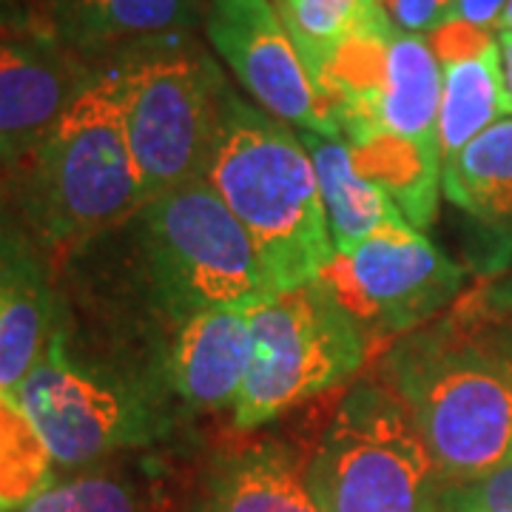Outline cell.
<instances>
[{
	"mask_svg": "<svg viewBox=\"0 0 512 512\" xmlns=\"http://www.w3.org/2000/svg\"><path fill=\"white\" fill-rule=\"evenodd\" d=\"M205 180L254 239L276 293L328 271L336 248L311 154L291 123L228 89Z\"/></svg>",
	"mask_w": 512,
	"mask_h": 512,
	"instance_id": "obj_1",
	"label": "cell"
},
{
	"mask_svg": "<svg viewBox=\"0 0 512 512\" xmlns=\"http://www.w3.org/2000/svg\"><path fill=\"white\" fill-rule=\"evenodd\" d=\"M387 376L444 487L512 458V362L493 330H419L390 353Z\"/></svg>",
	"mask_w": 512,
	"mask_h": 512,
	"instance_id": "obj_2",
	"label": "cell"
},
{
	"mask_svg": "<svg viewBox=\"0 0 512 512\" xmlns=\"http://www.w3.org/2000/svg\"><path fill=\"white\" fill-rule=\"evenodd\" d=\"M123 66L94 69L83 92L26 157L23 208L52 248H77L134 220L143 185L126 137Z\"/></svg>",
	"mask_w": 512,
	"mask_h": 512,
	"instance_id": "obj_3",
	"label": "cell"
},
{
	"mask_svg": "<svg viewBox=\"0 0 512 512\" xmlns=\"http://www.w3.org/2000/svg\"><path fill=\"white\" fill-rule=\"evenodd\" d=\"M305 481L322 512H439L444 481L393 387L356 384Z\"/></svg>",
	"mask_w": 512,
	"mask_h": 512,
	"instance_id": "obj_4",
	"label": "cell"
},
{
	"mask_svg": "<svg viewBox=\"0 0 512 512\" xmlns=\"http://www.w3.org/2000/svg\"><path fill=\"white\" fill-rule=\"evenodd\" d=\"M140 225L151 291L177 322L211 308H254L276 293L254 239L208 180L146 202Z\"/></svg>",
	"mask_w": 512,
	"mask_h": 512,
	"instance_id": "obj_5",
	"label": "cell"
},
{
	"mask_svg": "<svg viewBox=\"0 0 512 512\" xmlns=\"http://www.w3.org/2000/svg\"><path fill=\"white\" fill-rule=\"evenodd\" d=\"M120 66L128 148L146 202L205 180L222 100L231 89L214 57L194 37H185Z\"/></svg>",
	"mask_w": 512,
	"mask_h": 512,
	"instance_id": "obj_6",
	"label": "cell"
},
{
	"mask_svg": "<svg viewBox=\"0 0 512 512\" xmlns=\"http://www.w3.org/2000/svg\"><path fill=\"white\" fill-rule=\"evenodd\" d=\"M251 336L254 356L234 407L239 430L345 384L367 356V330L319 279L254 305Z\"/></svg>",
	"mask_w": 512,
	"mask_h": 512,
	"instance_id": "obj_7",
	"label": "cell"
},
{
	"mask_svg": "<svg viewBox=\"0 0 512 512\" xmlns=\"http://www.w3.org/2000/svg\"><path fill=\"white\" fill-rule=\"evenodd\" d=\"M12 393L57 467H86L120 450L148 447L165 433L163 416L131 387L77 365L60 333Z\"/></svg>",
	"mask_w": 512,
	"mask_h": 512,
	"instance_id": "obj_8",
	"label": "cell"
},
{
	"mask_svg": "<svg viewBox=\"0 0 512 512\" xmlns=\"http://www.w3.org/2000/svg\"><path fill=\"white\" fill-rule=\"evenodd\" d=\"M319 282L362 328L399 336L444 311L461 291L464 271L413 225H399L336 256Z\"/></svg>",
	"mask_w": 512,
	"mask_h": 512,
	"instance_id": "obj_9",
	"label": "cell"
},
{
	"mask_svg": "<svg viewBox=\"0 0 512 512\" xmlns=\"http://www.w3.org/2000/svg\"><path fill=\"white\" fill-rule=\"evenodd\" d=\"M205 32L259 109L293 128L339 137L274 0H208Z\"/></svg>",
	"mask_w": 512,
	"mask_h": 512,
	"instance_id": "obj_10",
	"label": "cell"
},
{
	"mask_svg": "<svg viewBox=\"0 0 512 512\" xmlns=\"http://www.w3.org/2000/svg\"><path fill=\"white\" fill-rule=\"evenodd\" d=\"M92 74L37 20L0 26V163L29 157Z\"/></svg>",
	"mask_w": 512,
	"mask_h": 512,
	"instance_id": "obj_11",
	"label": "cell"
},
{
	"mask_svg": "<svg viewBox=\"0 0 512 512\" xmlns=\"http://www.w3.org/2000/svg\"><path fill=\"white\" fill-rule=\"evenodd\" d=\"M208 0H46L37 20L89 69L194 37Z\"/></svg>",
	"mask_w": 512,
	"mask_h": 512,
	"instance_id": "obj_12",
	"label": "cell"
},
{
	"mask_svg": "<svg viewBox=\"0 0 512 512\" xmlns=\"http://www.w3.org/2000/svg\"><path fill=\"white\" fill-rule=\"evenodd\" d=\"M439 106L441 63L430 40L393 26L382 92L362 117L342 128V140L350 148L370 140H393L441 160Z\"/></svg>",
	"mask_w": 512,
	"mask_h": 512,
	"instance_id": "obj_13",
	"label": "cell"
},
{
	"mask_svg": "<svg viewBox=\"0 0 512 512\" xmlns=\"http://www.w3.org/2000/svg\"><path fill=\"white\" fill-rule=\"evenodd\" d=\"M251 311L245 305L211 308L180 322L168 376L191 410L220 413L237 407L254 356Z\"/></svg>",
	"mask_w": 512,
	"mask_h": 512,
	"instance_id": "obj_14",
	"label": "cell"
},
{
	"mask_svg": "<svg viewBox=\"0 0 512 512\" xmlns=\"http://www.w3.org/2000/svg\"><path fill=\"white\" fill-rule=\"evenodd\" d=\"M299 140L311 154L319 194L328 217V231L336 256L353 254L362 242L382 234L387 228L410 225L404 220L402 208L382 185L367 180L353 163V151L333 134L296 128Z\"/></svg>",
	"mask_w": 512,
	"mask_h": 512,
	"instance_id": "obj_15",
	"label": "cell"
},
{
	"mask_svg": "<svg viewBox=\"0 0 512 512\" xmlns=\"http://www.w3.org/2000/svg\"><path fill=\"white\" fill-rule=\"evenodd\" d=\"M191 512H322L293 458L274 444L222 453Z\"/></svg>",
	"mask_w": 512,
	"mask_h": 512,
	"instance_id": "obj_16",
	"label": "cell"
},
{
	"mask_svg": "<svg viewBox=\"0 0 512 512\" xmlns=\"http://www.w3.org/2000/svg\"><path fill=\"white\" fill-rule=\"evenodd\" d=\"M52 291L32 251L12 237L0 265V390H15L52 342Z\"/></svg>",
	"mask_w": 512,
	"mask_h": 512,
	"instance_id": "obj_17",
	"label": "cell"
},
{
	"mask_svg": "<svg viewBox=\"0 0 512 512\" xmlns=\"http://www.w3.org/2000/svg\"><path fill=\"white\" fill-rule=\"evenodd\" d=\"M441 188L470 217L512 234V117L498 120L444 160Z\"/></svg>",
	"mask_w": 512,
	"mask_h": 512,
	"instance_id": "obj_18",
	"label": "cell"
},
{
	"mask_svg": "<svg viewBox=\"0 0 512 512\" xmlns=\"http://www.w3.org/2000/svg\"><path fill=\"white\" fill-rule=\"evenodd\" d=\"M507 114L498 40L478 55L441 63V165Z\"/></svg>",
	"mask_w": 512,
	"mask_h": 512,
	"instance_id": "obj_19",
	"label": "cell"
},
{
	"mask_svg": "<svg viewBox=\"0 0 512 512\" xmlns=\"http://www.w3.org/2000/svg\"><path fill=\"white\" fill-rule=\"evenodd\" d=\"M274 3L296 52L308 69L313 89L322 83L345 40L384 6L382 0H274Z\"/></svg>",
	"mask_w": 512,
	"mask_h": 512,
	"instance_id": "obj_20",
	"label": "cell"
},
{
	"mask_svg": "<svg viewBox=\"0 0 512 512\" xmlns=\"http://www.w3.org/2000/svg\"><path fill=\"white\" fill-rule=\"evenodd\" d=\"M52 453L12 390H0V512L35 498L52 478Z\"/></svg>",
	"mask_w": 512,
	"mask_h": 512,
	"instance_id": "obj_21",
	"label": "cell"
},
{
	"mask_svg": "<svg viewBox=\"0 0 512 512\" xmlns=\"http://www.w3.org/2000/svg\"><path fill=\"white\" fill-rule=\"evenodd\" d=\"M6 512H154V507L134 478L117 473H83L52 481L35 498Z\"/></svg>",
	"mask_w": 512,
	"mask_h": 512,
	"instance_id": "obj_22",
	"label": "cell"
},
{
	"mask_svg": "<svg viewBox=\"0 0 512 512\" xmlns=\"http://www.w3.org/2000/svg\"><path fill=\"white\" fill-rule=\"evenodd\" d=\"M439 507L447 512H512V458L476 481L444 487Z\"/></svg>",
	"mask_w": 512,
	"mask_h": 512,
	"instance_id": "obj_23",
	"label": "cell"
},
{
	"mask_svg": "<svg viewBox=\"0 0 512 512\" xmlns=\"http://www.w3.org/2000/svg\"><path fill=\"white\" fill-rule=\"evenodd\" d=\"M427 40L439 57V63H453V60H464V57H473L490 49L495 43V35L490 29H478L464 20H444L436 32L427 35Z\"/></svg>",
	"mask_w": 512,
	"mask_h": 512,
	"instance_id": "obj_24",
	"label": "cell"
},
{
	"mask_svg": "<svg viewBox=\"0 0 512 512\" xmlns=\"http://www.w3.org/2000/svg\"><path fill=\"white\" fill-rule=\"evenodd\" d=\"M384 9L396 29L427 37L450 18L453 0H390Z\"/></svg>",
	"mask_w": 512,
	"mask_h": 512,
	"instance_id": "obj_25",
	"label": "cell"
},
{
	"mask_svg": "<svg viewBox=\"0 0 512 512\" xmlns=\"http://www.w3.org/2000/svg\"><path fill=\"white\" fill-rule=\"evenodd\" d=\"M484 308L495 316H512V276L495 282L493 288L484 293Z\"/></svg>",
	"mask_w": 512,
	"mask_h": 512,
	"instance_id": "obj_26",
	"label": "cell"
},
{
	"mask_svg": "<svg viewBox=\"0 0 512 512\" xmlns=\"http://www.w3.org/2000/svg\"><path fill=\"white\" fill-rule=\"evenodd\" d=\"M498 55H501V77H504V97H507V111L512 114V32L498 29Z\"/></svg>",
	"mask_w": 512,
	"mask_h": 512,
	"instance_id": "obj_27",
	"label": "cell"
},
{
	"mask_svg": "<svg viewBox=\"0 0 512 512\" xmlns=\"http://www.w3.org/2000/svg\"><path fill=\"white\" fill-rule=\"evenodd\" d=\"M504 319H510V322H504L501 328H495V342L501 345V350L507 353V359L512 362V316H504Z\"/></svg>",
	"mask_w": 512,
	"mask_h": 512,
	"instance_id": "obj_28",
	"label": "cell"
},
{
	"mask_svg": "<svg viewBox=\"0 0 512 512\" xmlns=\"http://www.w3.org/2000/svg\"><path fill=\"white\" fill-rule=\"evenodd\" d=\"M498 29H510V32H512V0L507 3V9H504L501 20H498Z\"/></svg>",
	"mask_w": 512,
	"mask_h": 512,
	"instance_id": "obj_29",
	"label": "cell"
},
{
	"mask_svg": "<svg viewBox=\"0 0 512 512\" xmlns=\"http://www.w3.org/2000/svg\"><path fill=\"white\" fill-rule=\"evenodd\" d=\"M9 242H12V234L0 231V265H3V256H6V248H9Z\"/></svg>",
	"mask_w": 512,
	"mask_h": 512,
	"instance_id": "obj_30",
	"label": "cell"
},
{
	"mask_svg": "<svg viewBox=\"0 0 512 512\" xmlns=\"http://www.w3.org/2000/svg\"><path fill=\"white\" fill-rule=\"evenodd\" d=\"M439 512H447V510H441V507H439Z\"/></svg>",
	"mask_w": 512,
	"mask_h": 512,
	"instance_id": "obj_31",
	"label": "cell"
}]
</instances>
